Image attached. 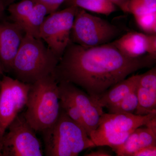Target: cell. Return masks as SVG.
Masks as SVG:
<instances>
[{
  "mask_svg": "<svg viewBox=\"0 0 156 156\" xmlns=\"http://www.w3.org/2000/svg\"><path fill=\"white\" fill-rule=\"evenodd\" d=\"M5 73L4 71V69H3L2 66V63L0 62V75H3Z\"/></svg>",
  "mask_w": 156,
  "mask_h": 156,
  "instance_id": "4dcf8cb0",
  "label": "cell"
},
{
  "mask_svg": "<svg viewBox=\"0 0 156 156\" xmlns=\"http://www.w3.org/2000/svg\"><path fill=\"white\" fill-rule=\"evenodd\" d=\"M136 128L126 141L113 149L118 156H132L142 148L156 145V130L145 126Z\"/></svg>",
  "mask_w": 156,
  "mask_h": 156,
  "instance_id": "5bb4252c",
  "label": "cell"
},
{
  "mask_svg": "<svg viewBox=\"0 0 156 156\" xmlns=\"http://www.w3.org/2000/svg\"><path fill=\"white\" fill-rule=\"evenodd\" d=\"M41 132L47 156H77L87 149L96 147L86 129L61 108L56 122Z\"/></svg>",
  "mask_w": 156,
  "mask_h": 156,
  "instance_id": "277c9868",
  "label": "cell"
},
{
  "mask_svg": "<svg viewBox=\"0 0 156 156\" xmlns=\"http://www.w3.org/2000/svg\"><path fill=\"white\" fill-rule=\"evenodd\" d=\"M156 58L147 54L129 57L112 43L85 48L70 41L53 75L58 83L69 82L83 88L97 103L108 89L131 74L153 67Z\"/></svg>",
  "mask_w": 156,
  "mask_h": 156,
  "instance_id": "6da1fadb",
  "label": "cell"
},
{
  "mask_svg": "<svg viewBox=\"0 0 156 156\" xmlns=\"http://www.w3.org/2000/svg\"><path fill=\"white\" fill-rule=\"evenodd\" d=\"M11 86L12 93L16 101L17 110L21 112L26 106L30 84L26 83L11 77Z\"/></svg>",
  "mask_w": 156,
  "mask_h": 156,
  "instance_id": "d6986e66",
  "label": "cell"
},
{
  "mask_svg": "<svg viewBox=\"0 0 156 156\" xmlns=\"http://www.w3.org/2000/svg\"><path fill=\"white\" fill-rule=\"evenodd\" d=\"M155 34L129 32L111 43L126 56L136 58L150 54L156 46Z\"/></svg>",
  "mask_w": 156,
  "mask_h": 156,
  "instance_id": "8fae6325",
  "label": "cell"
},
{
  "mask_svg": "<svg viewBox=\"0 0 156 156\" xmlns=\"http://www.w3.org/2000/svg\"><path fill=\"white\" fill-rule=\"evenodd\" d=\"M121 33L116 26L79 8L71 32L70 40L82 47L92 48L111 43Z\"/></svg>",
  "mask_w": 156,
  "mask_h": 156,
  "instance_id": "8992f818",
  "label": "cell"
},
{
  "mask_svg": "<svg viewBox=\"0 0 156 156\" xmlns=\"http://www.w3.org/2000/svg\"><path fill=\"white\" fill-rule=\"evenodd\" d=\"M156 116V113L139 115L134 114L104 113L97 128L89 136L95 146H107L113 150L124 143L135 129L145 126Z\"/></svg>",
  "mask_w": 156,
  "mask_h": 156,
  "instance_id": "5b68a950",
  "label": "cell"
},
{
  "mask_svg": "<svg viewBox=\"0 0 156 156\" xmlns=\"http://www.w3.org/2000/svg\"><path fill=\"white\" fill-rule=\"evenodd\" d=\"M67 7L75 6L94 13L109 15L117 10V6L110 0H66Z\"/></svg>",
  "mask_w": 156,
  "mask_h": 156,
  "instance_id": "e0dca14e",
  "label": "cell"
},
{
  "mask_svg": "<svg viewBox=\"0 0 156 156\" xmlns=\"http://www.w3.org/2000/svg\"><path fill=\"white\" fill-rule=\"evenodd\" d=\"M37 3L44 5L48 10V14L57 11V9L66 0H35Z\"/></svg>",
  "mask_w": 156,
  "mask_h": 156,
  "instance_id": "cb8c5ba5",
  "label": "cell"
},
{
  "mask_svg": "<svg viewBox=\"0 0 156 156\" xmlns=\"http://www.w3.org/2000/svg\"><path fill=\"white\" fill-rule=\"evenodd\" d=\"M139 28L148 34H156V12L134 16Z\"/></svg>",
  "mask_w": 156,
  "mask_h": 156,
  "instance_id": "603a6c76",
  "label": "cell"
},
{
  "mask_svg": "<svg viewBox=\"0 0 156 156\" xmlns=\"http://www.w3.org/2000/svg\"><path fill=\"white\" fill-rule=\"evenodd\" d=\"M25 33L15 23L0 21V62L5 72H11L14 58Z\"/></svg>",
  "mask_w": 156,
  "mask_h": 156,
  "instance_id": "30bf717a",
  "label": "cell"
},
{
  "mask_svg": "<svg viewBox=\"0 0 156 156\" xmlns=\"http://www.w3.org/2000/svg\"><path fill=\"white\" fill-rule=\"evenodd\" d=\"M139 75L132 76L110 88L98 101V105L108 108L119 103L137 87Z\"/></svg>",
  "mask_w": 156,
  "mask_h": 156,
  "instance_id": "9a60e30c",
  "label": "cell"
},
{
  "mask_svg": "<svg viewBox=\"0 0 156 156\" xmlns=\"http://www.w3.org/2000/svg\"><path fill=\"white\" fill-rule=\"evenodd\" d=\"M8 128L9 132L3 136V156L44 155L41 141L23 113L18 114Z\"/></svg>",
  "mask_w": 156,
  "mask_h": 156,
  "instance_id": "ba28073f",
  "label": "cell"
},
{
  "mask_svg": "<svg viewBox=\"0 0 156 156\" xmlns=\"http://www.w3.org/2000/svg\"><path fill=\"white\" fill-rule=\"evenodd\" d=\"M156 12V0H129L127 13L133 16Z\"/></svg>",
  "mask_w": 156,
  "mask_h": 156,
  "instance_id": "44dd1931",
  "label": "cell"
},
{
  "mask_svg": "<svg viewBox=\"0 0 156 156\" xmlns=\"http://www.w3.org/2000/svg\"><path fill=\"white\" fill-rule=\"evenodd\" d=\"M0 83H1V80H0Z\"/></svg>",
  "mask_w": 156,
  "mask_h": 156,
  "instance_id": "1f68e13d",
  "label": "cell"
},
{
  "mask_svg": "<svg viewBox=\"0 0 156 156\" xmlns=\"http://www.w3.org/2000/svg\"><path fill=\"white\" fill-rule=\"evenodd\" d=\"M35 0H20L7 7L11 21L21 26L37 4Z\"/></svg>",
  "mask_w": 156,
  "mask_h": 156,
  "instance_id": "ac0fdd59",
  "label": "cell"
},
{
  "mask_svg": "<svg viewBox=\"0 0 156 156\" xmlns=\"http://www.w3.org/2000/svg\"><path fill=\"white\" fill-rule=\"evenodd\" d=\"M136 88L137 87L119 103L107 108L109 113L134 114L138 104Z\"/></svg>",
  "mask_w": 156,
  "mask_h": 156,
  "instance_id": "ffe728a7",
  "label": "cell"
},
{
  "mask_svg": "<svg viewBox=\"0 0 156 156\" xmlns=\"http://www.w3.org/2000/svg\"><path fill=\"white\" fill-rule=\"evenodd\" d=\"M112 155L107 151L104 150L99 149L97 151H92L89 153L86 154V156H111Z\"/></svg>",
  "mask_w": 156,
  "mask_h": 156,
  "instance_id": "4316f807",
  "label": "cell"
},
{
  "mask_svg": "<svg viewBox=\"0 0 156 156\" xmlns=\"http://www.w3.org/2000/svg\"><path fill=\"white\" fill-rule=\"evenodd\" d=\"M47 15L48 12L46 7L41 3H37L20 27L25 34L36 38H40V28Z\"/></svg>",
  "mask_w": 156,
  "mask_h": 156,
  "instance_id": "2e32d148",
  "label": "cell"
},
{
  "mask_svg": "<svg viewBox=\"0 0 156 156\" xmlns=\"http://www.w3.org/2000/svg\"><path fill=\"white\" fill-rule=\"evenodd\" d=\"M156 145L142 148L136 151L132 156H156Z\"/></svg>",
  "mask_w": 156,
  "mask_h": 156,
  "instance_id": "d4e9b609",
  "label": "cell"
},
{
  "mask_svg": "<svg viewBox=\"0 0 156 156\" xmlns=\"http://www.w3.org/2000/svg\"><path fill=\"white\" fill-rule=\"evenodd\" d=\"M117 7L120 8L122 11L127 13V5L129 0H110Z\"/></svg>",
  "mask_w": 156,
  "mask_h": 156,
  "instance_id": "484cf974",
  "label": "cell"
},
{
  "mask_svg": "<svg viewBox=\"0 0 156 156\" xmlns=\"http://www.w3.org/2000/svg\"><path fill=\"white\" fill-rule=\"evenodd\" d=\"M78 9L76 6H70L48 14L40 28V38L59 60L71 41V32Z\"/></svg>",
  "mask_w": 156,
  "mask_h": 156,
  "instance_id": "52a82bcc",
  "label": "cell"
},
{
  "mask_svg": "<svg viewBox=\"0 0 156 156\" xmlns=\"http://www.w3.org/2000/svg\"><path fill=\"white\" fill-rule=\"evenodd\" d=\"M24 117L36 132H41L54 124L60 106L58 83L53 74L30 84Z\"/></svg>",
  "mask_w": 156,
  "mask_h": 156,
  "instance_id": "3957f363",
  "label": "cell"
},
{
  "mask_svg": "<svg viewBox=\"0 0 156 156\" xmlns=\"http://www.w3.org/2000/svg\"><path fill=\"white\" fill-rule=\"evenodd\" d=\"M58 61L41 39L25 34L14 58L11 72L18 80L32 84L53 74Z\"/></svg>",
  "mask_w": 156,
  "mask_h": 156,
  "instance_id": "7a4b0ae2",
  "label": "cell"
},
{
  "mask_svg": "<svg viewBox=\"0 0 156 156\" xmlns=\"http://www.w3.org/2000/svg\"><path fill=\"white\" fill-rule=\"evenodd\" d=\"M59 96L60 108L72 119L86 129L83 117L75 104L67 96L59 91Z\"/></svg>",
  "mask_w": 156,
  "mask_h": 156,
  "instance_id": "7402d4cb",
  "label": "cell"
},
{
  "mask_svg": "<svg viewBox=\"0 0 156 156\" xmlns=\"http://www.w3.org/2000/svg\"><path fill=\"white\" fill-rule=\"evenodd\" d=\"M19 113L11 90V77L3 75L0 83V137L5 133L10 124Z\"/></svg>",
  "mask_w": 156,
  "mask_h": 156,
  "instance_id": "4fadbf2b",
  "label": "cell"
},
{
  "mask_svg": "<svg viewBox=\"0 0 156 156\" xmlns=\"http://www.w3.org/2000/svg\"><path fill=\"white\" fill-rule=\"evenodd\" d=\"M17 0H2L4 5L7 8L9 5L12 3L15 2Z\"/></svg>",
  "mask_w": 156,
  "mask_h": 156,
  "instance_id": "f1b7e54d",
  "label": "cell"
},
{
  "mask_svg": "<svg viewBox=\"0 0 156 156\" xmlns=\"http://www.w3.org/2000/svg\"><path fill=\"white\" fill-rule=\"evenodd\" d=\"M6 9L2 0H0V21L7 20L5 12Z\"/></svg>",
  "mask_w": 156,
  "mask_h": 156,
  "instance_id": "83f0119b",
  "label": "cell"
},
{
  "mask_svg": "<svg viewBox=\"0 0 156 156\" xmlns=\"http://www.w3.org/2000/svg\"><path fill=\"white\" fill-rule=\"evenodd\" d=\"M59 91L67 96L75 104L80 112L89 136L97 128L103 108L83 91L77 86L69 82L58 83Z\"/></svg>",
  "mask_w": 156,
  "mask_h": 156,
  "instance_id": "9c48e42d",
  "label": "cell"
},
{
  "mask_svg": "<svg viewBox=\"0 0 156 156\" xmlns=\"http://www.w3.org/2000/svg\"><path fill=\"white\" fill-rule=\"evenodd\" d=\"M138 104L134 114L156 113V68L140 75L136 88Z\"/></svg>",
  "mask_w": 156,
  "mask_h": 156,
  "instance_id": "7c38bea8",
  "label": "cell"
},
{
  "mask_svg": "<svg viewBox=\"0 0 156 156\" xmlns=\"http://www.w3.org/2000/svg\"><path fill=\"white\" fill-rule=\"evenodd\" d=\"M3 149V136L0 137V156H3L2 152Z\"/></svg>",
  "mask_w": 156,
  "mask_h": 156,
  "instance_id": "f546056e",
  "label": "cell"
}]
</instances>
